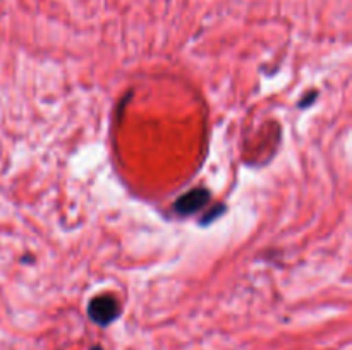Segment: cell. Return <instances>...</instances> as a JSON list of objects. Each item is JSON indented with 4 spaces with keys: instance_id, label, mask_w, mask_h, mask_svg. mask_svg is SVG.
Wrapping results in <instances>:
<instances>
[{
    "instance_id": "3",
    "label": "cell",
    "mask_w": 352,
    "mask_h": 350,
    "mask_svg": "<svg viewBox=\"0 0 352 350\" xmlns=\"http://www.w3.org/2000/svg\"><path fill=\"white\" fill-rule=\"evenodd\" d=\"M91 350H103V349H102V347H100V345H96V347H93Z\"/></svg>"
},
{
    "instance_id": "1",
    "label": "cell",
    "mask_w": 352,
    "mask_h": 350,
    "mask_svg": "<svg viewBox=\"0 0 352 350\" xmlns=\"http://www.w3.org/2000/svg\"><path fill=\"white\" fill-rule=\"evenodd\" d=\"M88 316L95 325L109 326L120 316V305L112 295H98L88 304Z\"/></svg>"
},
{
    "instance_id": "2",
    "label": "cell",
    "mask_w": 352,
    "mask_h": 350,
    "mask_svg": "<svg viewBox=\"0 0 352 350\" xmlns=\"http://www.w3.org/2000/svg\"><path fill=\"white\" fill-rule=\"evenodd\" d=\"M210 199V192L206 189H192V191L186 192L184 196L177 199L175 202V211L179 215H191V213L198 211L201 206H205Z\"/></svg>"
}]
</instances>
